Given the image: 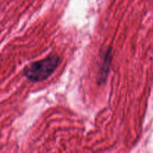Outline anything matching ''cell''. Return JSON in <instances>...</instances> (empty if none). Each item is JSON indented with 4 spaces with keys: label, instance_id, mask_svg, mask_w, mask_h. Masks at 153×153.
Instances as JSON below:
<instances>
[{
    "label": "cell",
    "instance_id": "1",
    "mask_svg": "<svg viewBox=\"0 0 153 153\" xmlns=\"http://www.w3.org/2000/svg\"><path fill=\"white\" fill-rule=\"evenodd\" d=\"M58 55H49L44 59L34 61L23 69L24 76L33 82H40L47 79L55 72L60 64Z\"/></svg>",
    "mask_w": 153,
    "mask_h": 153
}]
</instances>
